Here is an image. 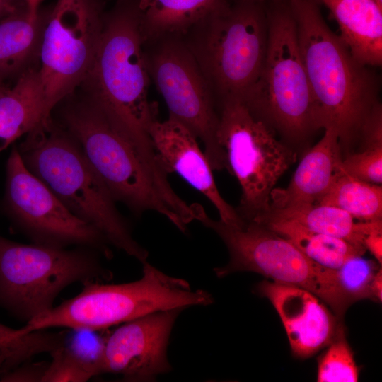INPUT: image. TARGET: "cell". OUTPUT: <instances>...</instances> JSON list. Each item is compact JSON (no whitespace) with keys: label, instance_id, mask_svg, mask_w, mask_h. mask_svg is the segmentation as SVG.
Returning <instances> with one entry per match:
<instances>
[{"label":"cell","instance_id":"obj_2","mask_svg":"<svg viewBox=\"0 0 382 382\" xmlns=\"http://www.w3.org/2000/svg\"><path fill=\"white\" fill-rule=\"evenodd\" d=\"M312 95L318 129L331 128L340 144L359 133L378 100V83L324 21L315 0H289Z\"/></svg>","mask_w":382,"mask_h":382},{"label":"cell","instance_id":"obj_14","mask_svg":"<svg viewBox=\"0 0 382 382\" xmlns=\"http://www.w3.org/2000/svg\"><path fill=\"white\" fill-rule=\"evenodd\" d=\"M183 309L154 312L123 323L106 338L100 374L124 381H153L171 370L167 348L175 321Z\"/></svg>","mask_w":382,"mask_h":382},{"label":"cell","instance_id":"obj_18","mask_svg":"<svg viewBox=\"0 0 382 382\" xmlns=\"http://www.w3.org/2000/svg\"><path fill=\"white\" fill-rule=\"evenodd\" d=\"M330 11L340 38L354 58L366 66L382 64V8L374 0H315Z\"/></svg>","mask_w":382,"mask_h":382},{"label":"cell","instance_id":"obj_27","mask_svg":"<svg viewBox=\"0 0 382 382\" xmlns=\"http://www.w3.org/2000/svg\"><path fill=\"white\" fill-rule=\"evenodd\" d=\"M325 353L319 359L317 381L356 382L359 369L341 323Z\"/></svg>","mask_w":382,"mask_h":382},{"label":"cell","instance_id":"obj_13","mask_svg":"<svg viewBox=\"0 0 382 382\" xmlns=\"http://www.w3.org/2000/svg\"><path fill=\"white\" fill-rule=\"evenodd\" d=\"M5 203L14 222L33 243L86 247L112 257L111 245L104 235L74 215L31 173L16 146L6 163Z\"/></svg>","mask_w":382,"mask_h":382},{"label":"cell","instance_id":"obj_10","mask_svg":"<svg viewBox=\"0 0 382 382\" xmlns=\"http://www.w3.org/2000/svg\"><path fill=\"white\" fill-rule=\"evenodd\" d=\"M217 139L226 168L241 188L236 210L251 221L270 207V194L280 177L296 161V154L279 141L274 130L236 98L218 105Z\"/></svg>","mask_w":382,"mask_h":382},{"label":"cell","instance_id":"obj_29","mask_svg":"<svg viewBox=\"0 0 382 382\" xmlns=\"http://www.w3.org/2000/svg\"><path fill=\"white\" fill-rule=\"evenodd\" d=\"M50 354L42 382H84L92 378L61 346Z\"/></svg>","mask_w":382,"mask_h":382},{"label":"cell","instance_id":"obj_36","mask_svg":"<svg viewBox=\"0 0 382 382\" xmlns=\"http://www.w3.org/2000/svg\"><path fill=\"white\" fill-rule=\"evenodd\" d=\"M42 0H25V8L28 14L33 18H37L39 14V6Z\"/></svg>","mask_w":382,"mask_h":382},{"label":"cell","instance_id":"obj_8","mask_svg":"<svg viewBox=\"0 0 382 382\" xmlns=\"http://www.w3.org/2000/svg\"><path fill=\"white\" fill-rule=\"evenodd\" d=\"M243 102L288 141H303L318 129L289 4L277 6L268 14L265 60Z\"/></svg>","mask_w":382,"mask_h":382},{"label":"cell","instance_id":"obj_21","mask_svg":"<svg viewBox=\"0 0 382 382\" xmlns=\"http://www.w3.org/2000/svg\"><path fill=\"white\" fill-rule=\"evenodd\" d=\"M225 0H139L137 11L144 44L183 36Z\"/></svg>","mask_w":382,"mask_h":382},{"label":"cell","instance_id":"obj_12","mask_svg":"<svg viewBox=\"0 0 382 382\" xmlns=\"http://www.w3.org/2000/svg\"><path fill=\"white\" fill-rule=\"evenodd\" d=\"M150 78L163 98L169 115L187 127L204 146L212 170L226 168L219 144V110L197 62L181 36L144 44Z\"/></svg>","mask_w":382,"mask_h":382},{"label":"cell","instance_id":"obj_16","mask_svg":"<svg viewBox=\"0 0 382 382\" xmlns=\"http://www.w3.org/2000/svg\"><path fill=\"white\" fill-rule=\"evenodd\" d=\"M277 311L294 355L308 358L332 340L342 323L310 291L294 285L263 281L257 287Z\"/></svg>","mask_w":382,"mask_h":382},{"label":"cell","instance_id":"obj_19","mask_svg":"<svg viewBox=\"0 0 382 382\" xmlns=\"http://www.w3.org/2000/svg\"><path fill=\"white\" fill-rule=\"evenodd\" d=\"M45 120L37 70L28 67L0 95V153Z\"/></svg>","mask_w":382,"mask_h":382},{"label":"cell","instance_id":"obj_33","mask_svg":"<svg viewBox=\"0 0 382 382\" xmlns=\"http://www.w3.org/2000/svg\"><path fill=\"white\" fill-rule=\"evenodd\" d=\"M371 299L381 302L382 300V272L380 267L371 284Z\"/></svg>","mask_w":382,"mask_h":382},{"label":"cell","instance_id":"obj_37","mask_svg":"<svg viewBox=\"0 0 382 382\" xmlns=\"http://www.w3.org/2000/svg\"><path fill=\"white\" fill-rule=\"evenodd\" d=\"M5 89L6 88L3 85V82L0 81V95Z\"/></svg>","mask_w":382,"mask_h":382},{"label":"cell","instance_id":"obj_9","mask_svg":"<svg viewBox=\"0 0 382 382\" xmlns=\"http://www.w3.org/2000/svg\"><path fill=\"white\" fill-rule=\"evenodd\" d=\"M195 220L214 231L226 245L228 262L214 269L219 278L235 272H253L272 282L307 289L342 318L348 307L336 284L335 270L319 265L295 245L265 226L245 221L231 225L211 218L198 203L191 204Z\"/></svg>","mask_w":382,"mask_h":382},{"label":"cell","instance_id":"obj_11","mask_svg":"<svg viewBox=\"0 0 382 382\" xmlns=\"http://www.w3.org/2000/svg\"><path fill=\"white\" fill-rule=\"evenodd\" d=\"M103 25L92 0L57 1L45 21L37 52L45 120L85 81Z\"/></svg>","mask_w":382,"mask_h":382},{"label":"cell","instance_id":"obj_25","mask_svg":"<svg viewBox=\"0 0 382 382\" xmlns=\"http://www.w3.org/2000/svg\"><path fill=\"white\" fill-rule=\"evenodd\" d=\"M359 136L362 151L342 159L341 170L356 179L381 185L382 183V108L377 103L363 124Z\"/></svg>","mask_w":382,"mask_h":382},{"label":"cell","instance_id":"obj_4","mask_svg":"<svg viewBox=\"0 0 382 382\" xmlns=\"http://www.w3.org/2000/svg\"><path fill=\"white\" fill-rule=\"evenodd\" d=\"M197 62L217 107L244 101L257 81L267 51L268 14L260 2H225L181 36Z\"/></svg>","mask_w":382,"mask_h":382},{"label":"cell","instance_id":"obj_15","mask_svg":"<svg viewBox=\"0 0 382 382\" xmlns=\"http://www.w3.org/2000/svg\"><path fill=\"white\" fill-rule=\"evenodd\" d=\"M150 137L158 161L167 174L175 173L202 194L216 209L222 221L239 226L243 220L221 195L212 168L196 136L184 125L168 116L156 120Z\"/></svg>","mask_w":382,"mask_h":382},{"label":"cell","instance_id":"obj_23","mask_svg":"<svg viewBox=\"0 0 382 382\" xmlns=\"http://www.w3.org/2000/svg\"><path fill=\"white\" fill-rule=\"evenodd\" d=\"M259 224L286 238L310 260L327 268L337 269L349 257L362 255L366 250L345 239L308 230L295 222L273 220Z\"/></svg>","mask_w":382,"mask_h":382},{"label":"cell","instance_id":"obj_1","mask_svg":"<svg viewBox=\"0 0 382 382\" xmlns=\"http://www.w3.org/2000/svg\"><path fill=\"white\" fill-rule=\"evenodd\" d=\"M151 78L137 13L122 11L103 25L91 69L84 82L89 95L137 150L163 196L173 188L161 166L150 128L158 120L149 100Z\"/></svg>","mask_w":382,"mask_h":382},{"label":"cell","instance_id":"obj_3","mask_svg":"<svg viewBox=\"0 0 382 382\" xmlns=\"http://www.w3.org/2000/svg\"><path fill=\"white\" fill-rule=\"evenodd\" d=\"M28 170L76 216L96 227L114 246L143 263L147 250L132 236L116 202L76 139L52 115L17 147Z\"/></svg>","mask_w":382,"mask_h":382},{"label":"cell","instance_id":"obj_22","mask_svg":"<svg viewBox=\"0 0 382 382\" xmlns=\"http://www.w3.org/2000/svg\"><path fill=\"white\" fill-rule=\"evenodd\" d=\"M45 20L32 18L26 8L0 21V81L28 67L37 54Z\"/></svg>","mask_w":382,"mask_h":382},{"label":"cell","instance_id":"obj_31","mask_svg":"<svg viewBox=\"0 0 382 382\" xmlns=\"http://www.w3.org/2000/svg\"><path fill=\"white\" fill-rule=\"evenodd\" d=\"M0 375L3 382H42L47 362L27 363Z\"/></svg>","mask_w":382,"mask_h":382},{"label":"cell","instance_id":"obj_26","mask_svg":"<svg viewBox=\"0 0 382 382\" xmlns=\"http://www.w3.org/2000/svg\"><path fill=\"white\" fill-rule=\"evenodd\" d=\"M66 329L60 346L92 377L100 374L108 329Z\"/></svg>","mask_w":382,"mask_h":382},{"label":"cell","instance_id":"obj_5","mask_svg":"<svg viewBox=\"0 0 382 382\" xmlns=\"http://www.w3.org/2000/svg\"><path fill=\"white\" fill-rule=\"evenodd\" d=\"M142 277L122 284L91 282L76 296L33 318L22 328L25 333L50 328L108 329L141 316L165 310L208 306L211 294L160 271L147 261Z\"/></svg>","mask_w":382,"mask_h":382},{"label":"cell","instance_id":"obj_7","mask_svg":"<svg viewBox=\"0 0 382 382\" xmlns=\"http://www.w3.org/2000/svg\"><path fill=\"white\" fill-rule=\"evenodd\" d=\"M59 122L79 142L116 202L134 214L157 212L180 231L186 226L160 194L144 161L125 136L91 98L64 105Z\"/></svg>","mask_w":382,"mask_h":382},{"label":"cell","instance_id":"obj_38","mask_svg":"<svg viewBox=\"0 0 382 382\" xmlns=\"http://www.w3.org/2000/svg\"><path fill=\"white\" fill-rule=\"evenodd\" d=\"M376 1V3L381 7L382 8V0H374Z\"/></svg>","mask_w":382,"mask_h":382},{"label":"cell","instance_id":"obj_20","mask_svg":"<svg viewBox=\"0 0 382 382\" xmlns=\"http://www.w3.org/2000/svg\"><path fill=\"white\" fill-rule=\"evenodd\" d=\"M273 220L295 222L308 230L345 239L363 248H365L363 241L366 235L382 227V220L355 221L351 215L339 208L318 204L270 208L250 221L262 223Z\"/></svg>","mask_w":382,"mask_h":382},{"label":"cell","instance_id":"obj_32","mask_svg":"<svg viewBox=\"0 0 382 382\" xmlns=\"http://www.w3.org/2000/svg\"><path fill=\"white\" fill-rule=\"evenodd\" d=\"M365 249H367L380 265L382 262V227L372 230L364 238Z\"/></svg>","mask_w":382,"mask_h":382},{"label":"cell","instance_id":"obj_17","mask_svg":"<svg viewBox=\"0 0 382 382\" xmlns=\"http://www.w3.org/2000/svg\"><path fill=\"white\" fill-rule=\"evenodd\" d=\"M303 157L288 186L274 188L271 209L316 204L328 190L340 171L341 144L331 128Z\"/></svg>","mask_w":382,"mask_h":382},{"label":"cell","instance_id":"obj_35","mask_svg":"<svg viewBox=\"0 0 382 382\" xmlns=\"http://www.w3.org/2000/svg\"><path fill=\"white\" fill-rule=\"evenodd\" d=\"M16 11L15 0H0V21Z\"/></svg>","mask_w":382,"mask_h":382},{"label":"cell","instance_id":"obj_39","mask_svg":"<svg viewBox=\"0 0 382 382\" xmlns=\"http://www.w3.org/2000/svg\"><path fill=\"white\" fill-rule=\"evenodd\" d=\"M241 1H253V2H260L261 3L264 0H241Z\"/></svg>","mask_w":382,"mask_h":382},{"label":"cell","instance_id":"obj_6","mask_svg":"<svg viewBox=\"0 0 382 382\" xmlns=\"http://www.w3.org/2000/svg\"><path fill=\"white\" fill-rule=\"evenodd\" d=\"M100 255L86 247L23 244L0 236V306L28 323L51 310L69 285L110 281L112 274Z\"/></svg>","mask_w":382,"mask_h":382},{"label":"cell","instance_id":"obj_34","mask_svg":"<svg viewBox=\"0 0 382 382\" xmlns=\"http://www.w3.org/2000/svg\"><path fill=\"white\" fill-rule=\"evenodd\" d=\"M25 334L22 330L14 329L0 323V342L8 340Z\"/></svg>","mask_w":382,"mask_h":382},{"label":"cell","instance_id":"obj_30","mask_svg":"<svg viewBox=\"0 0 382 382\" xmlns=\"http://www.w3.org/2000/svg\"><path fill=\"white\" fill-rule=\"evenodd\" d=\"M31 354V343L26 335L0 342V375L25 362Z\"/></svg>","mask_w":382,"mask_h":382},{"label":"cell","instance_id":"obj_24","mask_svg":"<svg viewBox=\"0 0 382 382\" xmlns=\"http://www.w3.org/2000/svg\"><path fill=\"white\" fill-rule=\"evenodd\" d=\"M339 208L359 221L382 219V187L352 178L341 169L327 192L316 203Z\"/></svg>","mask_w":382,"mask_h":382},{"label":"cell","instance_id":"obj_28","mask_svg":"<svg viewBox=\"0 0 382 382\" xmlns=\"http://www.w3.org/2000/svg\"><path fill=\"white\" fill-rule=\"evenodd\" d=\"M378 269L372 260L354 255L335 270L337 289L348 306L359 300L371 299V284Z\"/></svg>","mask_w":382,"mask_h":382}]
</instances>
